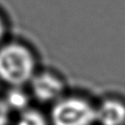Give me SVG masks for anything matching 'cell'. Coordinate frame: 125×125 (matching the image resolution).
Segmentation results:
<instances>
[{
	"label": "cell",
	"mask_w": 125,
	"mask_h": 125,
	"mask_svg": "<svg viewBox=\"0 0 125 125\" xmlns=\"http://www.w3.org/2000/svg\"><path fill=\"white\" fill-rule=\"evenodd\" d=\"M4 101L10 109L23 112L26 108H28L27 106L29 103V98L24 92L21 91L20 88H13L6 94Z\"/></svg>",
	"instance_id": "cell-5"
},
{
	"label": "cell",
	"mask_w": 125,
	"mask_h": 125,
	"mask_svg": "<svg viewBox=\"0 0 125 125\" xmlns=\"http://www.w3.org/2000/svg\"><path fill=\"white\" fill-rule=\"evenodd\" d=\"M96 121L101 125H122L125 122V105L114 99L103 101L96 108Z\"/></svg>",
	"instance_id": "cell-4"
},
{
	"label": "cell",
	"mask_w": 125,
	"mask_h": 125,
	"mask_svg": "<svg viewBox=\"0 0 125 125\" xmlns=\"http://www.w3.org/2000/svg\"><path fill=\"white\" fill-rule=\"evenodd\" d=\"M10 107L4 99H0V125H7L10 120Z\"/></svg>",
	"instance_id": "cell-7"
},
{
	"label": "cell",
	"mask_w": 125,
	"mask_h": 125,
	"mask_svg": "<svg viewBox=\"0 0 125 125\" xmlns=\"http://www.w3.org/2000/svg\"><path fill=\"white\" fill-rule=\"evenodd\" d=\"M3 33H4V25H3V22L1 20V18H0V40L3 37Z\"/></svg>",
	"instance_id": "cell-8"
},
{
	"label": "cell",
	"mask_w": 125,
	"mask_h": 125,
	"mask_svg": "<svg viewBox=\"0 0 125 125\" xmlns=\"http://www.w3.org/2000/svg\"><path fill=\"white\" fill-rule=\"evenodd\" d=\"M17 125H48L45 116L37 109L26 108L21 112Z\"/></svg>",
	"instance_id": "cell-6"
},
{
	"label": "cell",
	"mask_w": 125,
	"mask_h": 125,
	"mask_svg": "<svg viewBox=\"0 0 125 125\" xmlns=\"http://www.w3.org/2000/svg\"><path fill=\"white\" fill-rule=\"evenodd\" d=\"M36 62L28 49L10 43L0 48V79L13 88H20L33 78Z\"/></svg>",
	"instance_id": "cell-1"
},
{
	"label": "cell",
	"mask_w": 125,
	"mask_h": 125,
	"mask_svg": "<svg viewBox=\"0 0 125 125\" xmlns=\"http://www.w3.org/2000/svg\"><path fill=\"white\" fill-rule=\"evenodd\" d=\"M30 83L34 98L42 103L57 101L65 90L64 83L56 75L49 72L34 75Z\"/></svg>",
	"instance_id": "cell-3"
},
{
	"label": "cell",
	"mask_w": 125,
	"mask_h": 125,
	"mask_svg": "<svg viewBox=\"0 0 125 125\" xmlns=\"http://www.w3.org/2000/svg\"><path fill=\"white\" fill-rule=\"evenodd\" d=\"M52 125H92L96 121V108L78 97L58 99L50 114Z\"/></svg>",
	"instance_id": "cell-2"
}]
</instances>
